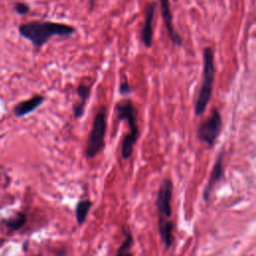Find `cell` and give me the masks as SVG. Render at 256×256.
Masks as SVG:
<instances>
[{
    "mask_svg": "<svg viewBox=\"0 0 256 256\" xmlns=\"http://www.w3.org/2000/svg\"><path fill=\"white\" fill-rule=\"evenodd\" d=\"M3 222H4L5 226H7L9 229L15 231V230H18L19 228H21V227L25 224L26 217H25L24 214L19 213L14 217H10L8 219H5Z\"/></svg>",
    "mask_w": 256,
    "mask_h": 256,
    "instance_id": "7c38bea8",
    "label": "cell"
},
{
    "mask_svg": "<svg viewBox=\"0 0 256 256\" xmlns=\"http://www.w3.org/2000/svg\"><path fill=\"white\" fill-rule=\"evenodd\" d=\"M175 1H176V0H175Z\"/></svg>",
    "mask_w": 256,
    "mask_h": 256,
    "instance_id": "ac0fdd59",
    "label": "cell"
},
{
    "mask_svg": "<svg viewBox=\"0 0 256 256\" xmlns=\"http://www.w3.org/2000/svg\"><path fill=\"white\" fill-rule=\"evenodd\" d=\"M94 4H95V0H89V5H90V11L93 10L94 8Z\"/></svg>",
    "mask_w": 256,
    "mask_h": 256,
    "instance_id": "e0dca14e",
    "label": "cell"
},
{
    "mask_svg": "<svg viewBox=\"0 0 256 256\" xmlns=\"http://www.w3.org/2000/svg\"><path fill=\"white\" fill-rule=\"evenodd\" d=\"M18 31L22 37L29 40L35 47L41 48L52 37H69L75 33V28L71 25L50 22V21H31L21 24Z\"/></svg>",
    "mask_w": 256,
    "mask_h": 256,
    "instance_id": "6da1fadb",
    "label": "cell"
},
{
    "mask_svg": "<svg viewBox=\"0 0 256 256\" xmlns=\"http://www.w3.org/2000/svg\"><path fill=\"white\" fill-rule=\"evenodd\" d=\"M203 80L195 104V112L197 115L202 114L205 111L212 94L215 69L213 63V52L211 48H205L203 53Z\"/></svg>",
    "mask_w": 256,
    "mask_h": 256,
    "instance_id": "277c9868",
    "label": "cell"
},
{
    "mask_svg": "<svg viewBox=\"0 0 256 256\" xmlns=\"http://www.w3.org/2000/svg\"><path fill=\"white\" fill-rule=\"evenodd\" d=\"M14 10L19 15H26L30 12V6L24 2H17L14 5Z\"/></svg>",
    "mask_w": 256,
    "mask_h": 256,
    "instance_id": "9a60e30c",
    "label": "cell"
},
{
    "mask_svg": "<svg viewBox=\"0 0 256 256\" xmlns=\"http://www.w3.org/2000/svg\"><path fill=\"white\" fill-rule=\"evenodd\" d=\"M221 127V116L217 109H213L211 115L203 121L198 128V137L206 142L209 145H213L219 134Z\"/></svg>",
    "mask_w": 256,
    "mask_h": 256,
    "instance_id": "8992f818",
    "label": "cell"
},
{
    "mask_svg": "<svg viewBox=\"0 0 256 256\" xmlns=\"http://www.w3.org/2000/svg\"><path fill=\"white\" fill-rule=\"evenodd\" d=\"M132 243H133L132 236H126L117 251L116 256H132V253H131Z\"/></svg>",
    "mask_w": 256,
    "mask_h": 256,
    "instance_id": "4fadbf2b",
    "label": "cell"
},
{
    "mask_svg": "<svg viewBox=\"0 0 256 256\" xmlns=\"http://www.w3.org/2000/svg\"><path fill=\"white\" fill-rule=\"evenodd\" d=\"M92 202L90 200H81L78 202L77 206H76V210H75V215H76V219L78 224H83L86 220L87 214L91 208Z\"/></svg>",
    "mask_w": 256,
    "mask_h": 256,
    "instance_id": "8fae6325",
    "label": "cell"
},
{
    "mask_svg": "<svg viewBox=\"0 0 256 256\" xmlns=\"http://www.w3.org/2000/svg\"><path fill=\"white\" fill-rule=\"evenodd\" d=\"M155 7H156L155 2H151L146 6L144 23L141 29V40L147 48H150L152 45V38H153L152 24H153V19L155 14Z\"/></svg>",
    "mask_w": 256,
    "mask_h": 256,
    "instance_id": "ba28073f",
    "label": "cell"
},
{
    "mask_svg": "<svg viewBox=\"0 0 256 256\" xmlns=\"http://www.w3.org/2000/svg\"><path fill=\"white\" fill-rule=\"evenodd\" d=\"M115 112L118 121H126L129 132L124 135L121 144V156L129 159L132 155L134 145L139 137V127L137 124V112L131 99H122L115 105Z\"/></svg>",
    "mask_w": 256,
    "mask_h": 256,
    "instance_id": "3957f363",
    "label": "cell"
},
{
    "mask_svg": "<svg viewBox=\"0 0 256 256\" xmlns=\"http://www.w3.org/2000/svg\"><path fill=\"white\" fill-rule=\"evenodd\" d=\"M119 91L121 94H129L131 92V87L129 86L126 75H123L121 78V82L119 85Z\"/></svg>",
    "mask_w": 256,
    "mask_h": 256,
    "instance_id": "2e32d148",
    "label": "cell"
},
{
    "mask_svg": "<svg viewBox=\"0 0 256 256\" xmlns=\"http://www.w3.org/2000/svg\"><path fill=\"white\" fill-rule=\"evenodd\" d=\"M77 95L80 99L79 102H76L73 104V115L76 119H79L83 116L84 110H85V105L90 96L91 93V85H86V84H80L77 87Z\"/></svg>",
    "mask_w": 256,
    "mask_h": 256,
    "instance_id": "30bf717a",
    "label": "cell"
},
{
    "mask_svg": "<svg viewBox=\"0 0 256 256\" xmlns=\"http://www.w3.org/2000/svg\"><path fill=\"white\" fill-rule=\"evenodd\" d=\"M107 131V110L100 107L92 122V127L87 139L85 155L87 158L95 157L105 146V135Z\"/></svg>",
    "mask_w": 256,
    "mask_h": 256,
    "instance_id": "5b68a950",
    "label": "cell"
},
{
    "mask_svg": "<svg viewBox=\"0 0 256 256\" xmlns=\"http://www.w3.org/2000/svg\"><path fill=\"white\" fill-rule=\"evenodd\" d=\"M160 7H161V14H162L163 22L166 27V30H167L170 40H171L175 45L180 46L182 44V39L179 36V34L176 32V30L174 29L169 0H160Z\"/></svg>",
    "mask_w": 256,
    "mask_h": 256,
    "instance_id": "52a82bcc",
    "label": "cell"
},
{
    "mask_svg": "<svg viewBox=\"0 0 256 256\" xmlns=\"http://www.w3.org/2000/svg\"><path fill=\"white\" fill-rule=\"evenodd\" d=\"M171 199H172V183L166 179L162 182L156 200L158 210V223L160 236L168 248L173 241V224L171 218Z\"/></svg>",
    "mask_w": 256,
    "mask_h": 256,
    "instance_id": "7a4b0ae2",
    "label": "cell"
},
{
    "mask_svg": "<svg viewBox=\"0 0 256 256\" xmlns=\"http://www.w3.org/2000/svg\"><path fill=\"white\" fill-rule=\"evenodd\" d=\"M44 101L45 97L42 95H35L29 99L21 101L13 108V114L16 117H23L27 114H30L39 106H41Z\"/></svg>",
    "mask_w": 256,
    "mask_h": 256,
    "instance_id": "9c48e42d",
    "label": "cell"
},
{
    "mask_svg": "<svg viewBox=\"0 0 256 256\" xmlns=\"http://www.w3.org/2000/svg\"><path fill=\"white\" fill-rule=\"evenodd\" d=\"M222 174V155H219L217 162L215 163L213 172L211 174V178H210V182H209V186H212L213 182L217 181L220 176Z\"/></svg>",
    "mask_w": 256,
    "mask_h": 256,
    "instance_id": "5bb4252c",
    "label": "cell"
}]
</instances>
